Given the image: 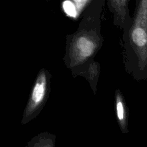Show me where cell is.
Listing matches in <instances>:
<instances>
[{
  "label": "cell",
  "mask_w": 147,
  "mask_h": 147,
  "mask_svg": "<svg viewBox=\"0 0 147 147\" xmlns=\"http://www.w3.org/2000/svg\"><path fill=\"white\" fill-rule=\"evenodd\" d=\"M52 75L49 70L41 68L32 87L21 121L25 125L36 118L44 108L51 92Z\"/></svg>",
  "instance_id": "3957f363"
},
{
  "label": "cell",
  "mask_w": 147,
  "mask_h": 147,
  "mask_svg": "<svg viewBox=\"0 0 147 147\" xmlns=\"http://www.w3.org/2000/svg\"><path fill=\"white\" fill-rule=\"evenodd\" d=\"M100 72V66L98 62L92 61L88 65L83 78L88 82L94 95L97 91V84Z\"/></svg>",
  "instance_id": "8992f818"
},
{
  "label": "cell",
  "mask_w": 147,
  "mask_h": 147,
  "mask_svg": "<svg viewBox=\"0 0 147 147\" xmlns=\"http://www.w3.org/2000/svg\"><path fill=\"white\" fill-rule=\"evenodd\" d=\"M114 109L117 121L122 134L129 132V109L120 89L117 88L114 95Z\"/></svg>",
  "instance_id": "5b68a950"
},
{
  "label": "cell",
  "mask_w": 147,
  "mask_h": 147,
  "mask_svg": "<svg viewBox=\"0 0 147 147\" xmlns=\"http://www.w3.org/2000/svg\"><path fill=\"white\" fill-rule=\"evenodd\" d=\"M56 136L48 132L40 133L32 138L28 143L29 147H53L55 145Z\"/></svg>",
  "instance_id": "52a82bcc"
},
{
  "label": "cell",
  "mask_w": 147,
  "mask_h": 147,
  "mask_svg": "<svg viewBox=\"0 0 147 147\" xmlns=\"http://www.w3.org/2000/svg\"><path fill=\"white\" fill-rule=\"evenodd\" d=\"M125 70L137 80L147 79V0H135L130 21L122 29Z\"/></svg>",
  "instance_id": "7a4b0ae2"
},
{
  "label": "cell",
  "mask_w": 147,
  "mask_h": 147,
  "mask_svg": "<svg viewBox=\"0 0 147 147\" xmlns=\"http://www.w3.org/2000/svg\"><path fill=\"white\" fill-rule=\"evenodd\" d=\"M105 0H91L80 14L77 30L65 37L63 61L74 77L85 74L89 64L102 48L101 18Z\"/></svg>",
  "instance_id": "6da1fadb"
},
{
  "label": "cell",
  "mask_w": 147,
  "mask_h": 147,
  "mask_svg": "<svg viewBox=\"0 0 147 147\" xmlns=\"http://www.w3.org/2000/svg\"><path fill=\"white\" fill-rule=\"evenodd\" d=\"M110 11L113 14V24L122 29L130 21V0H106Z\"/></svg>",
  "instance_id": "277c9868"
}]
</instances>
